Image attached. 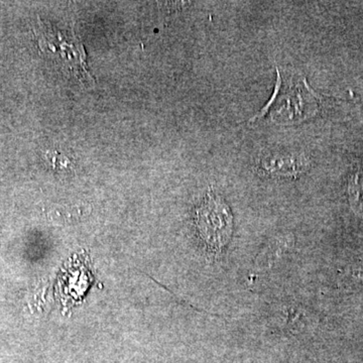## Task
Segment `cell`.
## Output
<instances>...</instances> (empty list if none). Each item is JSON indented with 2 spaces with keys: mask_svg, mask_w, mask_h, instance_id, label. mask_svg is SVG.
<instances>
[{
  "mask_svg": "<svg viewBox=\"0 0 363 363\" xmlns=\"http://www.w3.org/2000/svg\"><path fill=\"white\" fill-rule=\"evenodd\" d=\"M310 161L304 155L267 154L260 157L259 169L272 177L290 178L309 169Z\"/></svg>",
  "mask_w": 363,
  "mask_h": 363,
  "instance_id": "cell-4",
  "label": "cell"
},
{
  "mask_svg": "<svg viewBox=\"0 0 363 363\" xmlns=\"http://www.w3.org/2000/svg\"><path fill=\"white\" fill-rule=\"evenodd\" d=\"M196 225L203 242L212 252L228 245L233 231V215L218 193L209 190L196 209Z\"/></svg>",
  "mask_w": 363,
  "mask_h": 363,
  "instance_id": "cell-2",
  "label": "cell"
},
{
  "mask_svg": "<svg viewBox=\"0 0 363 363\" xmlns=\"http://www.w3.org/2000/svg\"><path fill=\"white\" fill-rule=\"evenodd\" d=\"M35 33L43 52L61 64L79 80L90 81L94 84V79L90 75L86 65L84 47L73 33L67 35L59 32L40 21L39 28L35 30Z\"/></svg>",
  "mask_w": 363,
  "mask_h": 363,
  "instance_id": "cell-3",
  "label": "cell"
},
{
  "mask_svg": "<svg viewBox=\"0 0 363 363\" xmlns=\"http://www.w3.org/2000/svg\"><path fill=\"white\" fill-rule=\"evenodd\" d=\"M348 198L354 213L363 218V157L348 179Z\"/></svg>",
  "mask_w": 363,
  "mask_h": 363,
  "instance_id": "cell-5",
  "label": "cell"
},
{
  "mask_svg": "<svg viewBox=\"0 0 363 363\" xmlns=\"http://www.w3.org/2000/svg\"><path fill=\"white\" fill-rule=\"evenodd\" d=\"M322 99L302 72L278 67L271 99L248 123L262 119H269L277 124L304 123L319 112Z\"/></svg>",
  "mask_w": 363,
  "mask_h": 363,
  "instance_id": "cell-1",
  "label": "cell"
}]
</instances>
